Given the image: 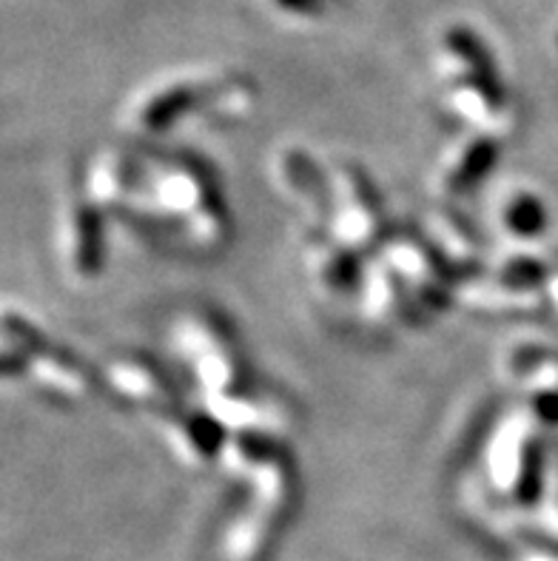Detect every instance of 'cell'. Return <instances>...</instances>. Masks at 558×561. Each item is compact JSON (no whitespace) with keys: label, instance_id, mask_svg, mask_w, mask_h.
<instances>
[{"label":"cell","instance_id":"cell-6","mask_svg":"<svg viewBox=\"0 0 558 561\" xmlns=\"http://www.w3.org/2000/svg\"><path fill=\"white\" fill-rule=\"evenodd\" d=\"M331 217H328V231H331L342 245L354 249L356 254L385 245L388 234V220L382 208L379 192L374 188L371 178L356 163L333 165L331 171Z\"/></svg>","mask_w":558,"mask_h":561},{"label":"cell","instance_id":"cell-10","mask_svg":"<svg viewBox=\"0 0 558 561\" xmlns=\"http://www.w3.org/2000/svg\"><path fill=\"white\" fill-rule=\"evenodd\" d=\"M271 183L276 194L314 222L326 228L331 217V174L299 146H283L271 154Z\"/></svg>","mask_w":558,"mask_h":561},{"label":"cell","instance_id":"cell-4","mask_svg":"<svg viewBox=\"0 0 558 561\" xmlns=\"http://www.w3.org/2000/svg\"><path fill=\"white\" fill-rule=\"evenodd\" d=\"M171 336H174L180 359H185L191 377L197 379L205 399L231 397V393L251 388L242 354L223 317L205 311V308L185 311L174 322Z\"/></svg>","mask_w":558,"mask_h":561},{"label":"cell","instance_id":"cell-2","mask_svg":"<svg viewBox=\"0 0 558 561\" xmlns=\"http://www.w3.org/2000/svg\"><path fill=\"white\" fill-rule=\"evenodd\" d=\"M436 69L445 89V106L453 117L499 140L513 131L516 112L479 35L467 26L447 28L439 41Z\"/></svg>","mask_w":558,"mask_h":561},{"label":"cell","instance_id":"cell-3","mask_svg":"<svg viewBox=\"0 0 558 561\" xmlns=\"http://www.w3.org/2000/svg\"><path fill=\"white\" fill-rule=\"evenodd\" d=\"M3 377L23 379L43 397L57 402H83L92 393V377L80 359L43 336L26 317H3Z\"/></svg>","mask_w":558,"mask_h":561},{"label":"cell","instance_id":"cell-12","mask_svg":"<svg viewBox=\"0 0 558 561\" xmlns=\"http://www.w3.org/2000/svg\"><path fill=\"white\" fill-rule=\"evenodd\" d=\"M157 425H160V434H163L166 445L174 450V456L185 468L194 470L219 462L228 439H231L223 422L205 408L191 411V408L171 405L157 413Z\"/></svg>","mask_w":558,"mask_h":561},{"label":"cell","instance_id":"cell-18","mask_svg":"<svg viewBox=\"0 0 558 561\" xmlns=\"http://www.w3.org/2000/svg\"><path fill=\"white\" fill-rule=\"evenodd\" d=\"M362 320L374 328H394L417 317V308L410 302V294L394 268L385 260H376L365 268L360 285Z\"/></svg>","mask_w":558,"mask_h":561},{"label":"cell","instance_id":"cell-22","mask_svg":"<svg viewBox=\"0 0 558 561\" xmlns=\"http://www.w3.org/2000/svg\"><path fill=\"white\" fill-rule=\"evenodd\" d=\"M269 3L288 18H319L331 7V0H269Z\"/></svg>","mask_w":558,"mask_h":561},{"label":"cell","instance_id":"cell-9","mask_svg":"<svg viewBox=\"0 0 558 561\" xmlns=\"http://www.w3.org/2000/svg\"><path fill=\"white\" fill-rule=\"evenodd\" d=\"M467 311L481 317H502V320H538L550 317L545 285L513 283L499 277L496 271L470 274L456 285V297Z\"/></svg>","mask_w":558,"mask_h":561},{"label":"cell","instance_id":"cell-11","mask_svg":"<svg viewBox=\"0 0 558 561\" xmlns=\"http://www.w3.org/2000/svg\"><path fill=\"white\" fill-rule=\"evenodd\" d=\"M60 254L64 265L78 283H92L103 271L106 240H103V211L94 206L83 188L71 194L60 217Z\"/></svg>","mask_w":558,"mask_h":561},{"label":"cell","instance_id":"cell-20","mask_svg":"<svg viewBox=\"0 0 558 561\" xmlns=\"http://www.w3.org/2000/svg\"><path fill=\"white\" fill-rule=\"evenodd\" d=\"M257 106V85L242 75H219L217 85L205 100L203 112L197 114V123L205 126H237L254 114Z\"/></svg>","mask_w":558,"mask_h":561},{"label":"cell","instance_id":"cell-17","mask_svg":"<svg viewBox=\"0 0 558 561\" xmlns=\"http://www.w3.org/2000/svg\"><path fill=\"white\" fill-rule=\"evenodd\" d=\"M143 157L121 146H103L92 154L83 178V192L103 214H126L137 194Z\"/></svg>","mask_w":558,"mask_h":561},{"label":"cell","instance_id":"cell-16","mask_svg":"<svg viewBox=\"0 0 558 561\" xmlns=\"http://www.w3.org/2000/svg\"><path fill=\"white\" fill-rule=\"evenodd\" d=\"M504 370L522 388L524 411L538 425H558V356L538 345H516L504 356Z\"/></svg>","mask_w":558,"mask_h":561},{"label":"cell","instance_id":"cell-8","mask_svg":"<svg viewBox=\"0 0 558 561\" xmlns=\"http://www.w3.org/2000/svg\"><path fill=\"white\" fill-rule=\"evenodd\" d=\"M219 75H178L149 85L135 103L128 106L126 123L140 135H166L180 121H189L203 112L205 100L217 85Z\"/></svg>","mask_w":558,"mask_h":561},{"label":"cell","instance_id":"cell-5","mask_svg":"<svg viewBox=\"0 0 558 561\" xmlns=\"http://www.w3.org/2000/svg\"><path fill=\"white\" fill-rule=\"evenodd\" d=\"M547 468V450L542 448L538 422L527 411L504 416L488 439L485 470L502 502L527 505L542 493Z\"/></svg>","mask_w":558,"mask_h":561},{"label":"cell","instance_id":"cell-15","mask_svg":"<svg viewBox=\"0 0 558 561\" xmlns=\"http://www.w3.org/2000/svg\"><path fill=\"white\" fill-rule=\"evenodd\" d=\"M496 160H499V137L467 128L465 135L456 137L447 146L442 160H439L436 174H433V188L445 203L465 197L493 171Z\"/></svg>","mask_w":558,"mask_h":561},{"label":"cell","instance_id":"cell-13","mask_svg":"<svg viewBox=\"0 0 558 561\" xmlns=\"http://www.w3.org/2000/svg\"><path fill=\"white\" fill-rule=\"evenodd\" d=\"M303 263L308 279L326 299H345L360 294L365 268L360 265V254L342 245L328 228L311 226L303 237Z\"/></svg>","mask_w":558,"mask_h":561},{"label":"cell","instance_id":"cell-21","mask_svg":"<svg viewBox=\"0 0 558 561\" xmlns=\"http://www.w3.org/2000/svg\"><path fill=\"white\" fill-rule=\"evenodd\" d=\"M499 220H502L504 231L516 240H536L547 228L550 214L533 192H513L499 206Z\"/></svg>","mask_w":558,"mask_h":561},{"label":"cell","instance_id":"cell-19","mask_svg":"<svg viewBox=\"0 0 558 561\" xmlns=\"http://www.w3.org/2000/svg\"><path fill=\"white\" fill-rule=\"evenodd\" d=\"M422 234L436 245V251L445 256V263L453 271H465L467 277L476 274L481 256V237L476 234V228L459 211L445 206L428 211Z\"/></svg>","mask_w":558,"mask_h":561},{"label":"cell","instance_id":"cell-23","mask_svg":"<svg viewBox=\"0 0 558 561\" xmlns=\"http://www.w3.org/2000/svg\"><path fill=\"white\" fill-rule=\"evenodd\" d=\"M545 294H547V302H550V317H556L558 320V254L547 256Z\"/></svg>","mask_w":558,"mask_h":561},{"label":"cell","instance_id":"cell-1","mask_svg":"<svg viewBox=\"0 0 558 561\" xmlns=\"http://www.w3.org/2000/svg\"><path fill=\"white\" fill-rule=\"evenodd\" d=\"M123 217L143 231L180 234L203 254L223 249L231 237V217L214 178L189 154L143 157L140 185Z\"/></svg>","mask_w":558,"mask_h":561},{"label":"cell","instance_id":"cell-7","mask_svg":"<svg viewBox=\"0 0 558 561\" xmlns=\"http://www.w3.org/2000/svg\"><path fill=\"white\" fill-rule=\"evenodd\" d=\"M382 260L399 274L417 308V317H433L447 299L456 297V271L445 263L422 231H396L382 245Z\"/></svg>","mask_w":558,"mask_h":561},{"label":"cell","instance_id":"cell-14","mask_svg":"<svg viewBox=\"0 0 558 561\" xmlns=\"http://www.w3.org/2000/svg\"><path fill=\"white\" fill-rule=\"evenodd\" d=\"M103 382L112 388L126 405L143 408V411H166L178 405L174 385L166 377V370L140 351L112 354L103 363Z\"/></svg>","mask_w":558,"mask_h":561}]
</instances>
